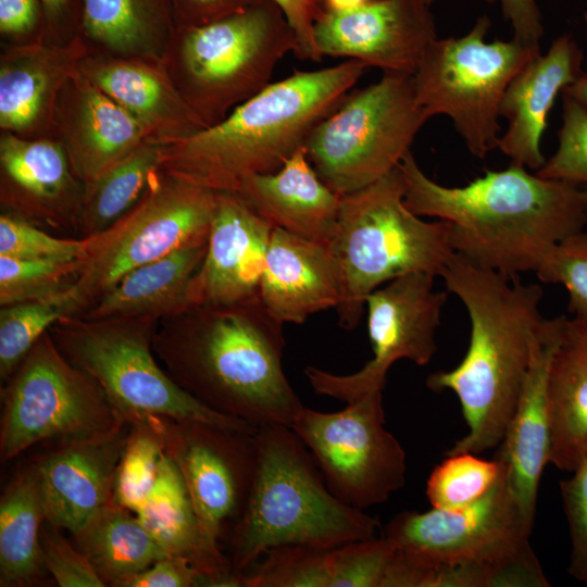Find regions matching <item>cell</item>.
Returning <instances> with one entry per match:
<instances>
[{
	"mask_svg": "<svg viewBox=\"0 0 587 587\" xmlns=\"http://www.w3.org/2000/svg\"><path fill=\"white\" fill-rule=\"evenodd\" d=\"M399 167L405 205L416 215L448 222L454 253L510 278L536 272L553 246L587 222L579 186L544 178L519 164L487 171L458 187L429 178L411 151Z\"/></svg>",
	"mask_w": 587,
	"mask_h": 587,
	"instance_id": "obj_1",
	"label": "cell"
},
{
	"mask_svg": "<svg viewBox=\"0 0 587 587\" xmlns=\"http://www.w3.org/2000/svg\"><path fill=\"white\" fill-rule=\"evenodd\" d=\"M440 277L466 309V353L452 370L430 374L433 391L451 390L467 433L446 454L480 453L502 441L521 397L544 317L542 288L484 268L454 253Z\"/></svg>",
	"mask_w": 587,
	"mask_h": 587,
	"instance_id": "obj_2",
	"label": "cell"
},
{
	"mask_svg": "<svg viewBox=\"0 0 587 587\" xmlns=\"http://www.w3.org/2000/svg\"><path fill=\"white\" fill-rule=\"evenodd\" d=\"M367 65L346 60L315 71H295L234 108L220 122L175 138L164 149L170 176L214 192L238 193L257 174L278 171L336 110Z\"/></svg>",
	"mask_w": 587,
	"mask_h": 587,
	"instance_id": "obj_3",
	"label": "cell"
},
{
	"mask_svg": "<svg viewBox=\"0 0 587 587\" xmlns=\"http://www.w3.org/2000/svg\"><path fill=\"white\" fill-rule=\"evenodd\" d=\"M188 311L166 354L175 382L214 411L257 428L290 426L303 404L283 370V323L260 298Z\"/></svg>",
	"mask_w": 587,
	"mask_h": 587,
	"instance_id": "obj_4",
	"label": "cell"
},
{
	"mask_svg": "<svg viewBox=\"0 0 587 587\" xmlns=\"http://www.w3.org/2000/svg\"><path fill=\"white\" fill-rule=\"evenodd\" d=\"M257 463L246 507L232 527L230 564L237 573L270 549L301 545L332 549L375 537L379 521L339 500L290 426L255 433Z\"/></svg>",
	"mask_w": 587,
	"mask_h": 587,
	"instance_id": "obj_5",
	"label": "cell"
},
{
	"mask_svg": "<svg viewBox=\"0 0 587 587\" xmlns=\"http://www.w3.org/2000/svg\"><path fill=\"white\" fill-rule=\"evenodd\" d=\"M400 167L377 182L341 197L329 246L342 277L336 310L339 324L354 328L376 288L403 275L440 276L454 254L450 225L426 222L404 203Z\"/></svg>",
	"mask_w": 587,
	"mask_h": 587,
	"instance_id": "obj_6",
	"label": "cell"
},
{
	"mask_svg": "<svg viewBox=\"0 0 587 587\" xmlns=\"http://www.w3.org/2000/svg\"><path fill=\"white\" fill-rule=\"evenodd\" d=\"M533 524L501 463L497 483L478 501L458 509L403 511L389 521L384 536L396 550L382 587H423L430 572L446 567L516 569L534 554Z\"/></svg>",
	"mask_w": 587,
	"mask_h": 587,
	"instance_id": "obj_7",
	"label": "cell"
},
{
	"mask_svg": "<svg viewBox=\"0 0 587 587\" xmlns=\"http://www.w3.org/2000/svg\"><path fill=\"white\" fill-rule=\"evenodd\" d=\"M489 27V17L482 15L465 35L435 39L412 75L420 109L428 120L448 116L478 159L498 148L500 107L509 84L541 53L540 45L515 38L488 42Z\"/></svg>",
	"mask_w": 587,
	"mask_h": 587,
	"instance_id": "obj_8",
	"label": "cell"
},
{
	"mask_svg": "<svg viewBox=\"0 0 587 587\" xmlns=\"http://www.w3.org/2000/svg\"><path fill=\"white\" fill-rule=\"evenodd\" d=\"M427 121L416 104L412 75L384 73L376 83L351 90L314 126L304 149L319 177L344 197L397 168Z\"/></svg>",
	"mask_w": 587,
	"mask_h": 587,
	"instance_id": "obj_9",
	"label": "cell"
},
{
	"mask_svg": "<svg viewBox=\"0 0 587 587\" xmlns=\"http://www.w3.org/2000/svg\"><path fill=\"white\" fill-rule=\"evenodd\" d=\"M143 322L124 319L74 324L60 336L64 357L90 375L129 423L152 417L192 421L255 434L251 424L200 402L170 377L151 353Z\"/></svg>",
	"mask_w": 587,
	"mask_h": 587,
	"instance_id": "obj_10",
	"label": "cell"
},
{
	"mask_svg": "<svg viewBox=\"0 0 587 587\" xmlns=\"http://www.w3.org/2000/svg\"><path fill=\"white\" fill-rule=\"evenodd\" d=\"M297 50L295 32L273 0L185 27L182 61L195 114L204 127L220 122L223 111L268 86L277 64Z\"/></svg>",
	"mask_w": 587,
	"mask_h": 587,
	"instance_id": "obj_11",
	"label": "cell"
},
{
	"mask_svg": "<svg viewBox=\"0 0 587 587\" xmlns=\"http://www.w3.org/2000/svg\"><path fill=\"white\" fill-rule=\"evenodd\" d=\"M124 421L99 384L45 334L3 392L1 460L45 440L60 442L105 433Z\"/></svg>",
	"mask_w": 587,
	"mask_h": 587,
	"instance_id": "obj_12",
	"label": "cell"
},
{
	"mask_svg": "<svg viewBox=\"0 0 587 587\" xmlns=\"http://www.w3.org/2000/svg\"><path fill=\"white\" fill-rule=\"evenodd\" d=\"M383 391L325 413L303 405L290 427L305 445L328 489L360 510L380 504L405 483V452L385 429Z\"/></svg>",
	"mask_w": 587,
	"mask_h": 587,
	"instance_id": "obj_13",
	"label": "cell"
},
{
	"mask_svg": "<svg viewBox=\"0 0 587 587\" xmlns=\"http://www.w3.org/2000/svg\"><path fill=\"white\" fill-rule=\"evenodd\" d=\"M217 192L171 176L90 247L73 287L83 305L100 298L127 273L178 248L208 240Z\"/></svg>",
	"mask_w": 587,
	"mask_h": 587,
	"instance_id": "obj_14",
	"label": "cell"
},
{
	"mask_svg": "<svg viewBox=\"0 0 587 587\" xmlns=\"http://www.w3.org/2000/svg\"><path fill=\"white\" fill-rule=\"evenodd\" d=\"M434 278L425 273L408 274L372 291L366 309L373 358L348 375L308 366L304 374L315 392L349 402L383 391L387 372L398 360L428 364L437 350L436 333L447 300L445 291L435 290Z\"/></svg>",
	"mask_w": 587,
	"mask_h": 587,
	"instance_id": "obj_15",
	"label": "cell"
},
{
	"mask_svg": "<svg viewBox=\"0 0 587 587\" xmlns=\"http://www.w3.org/2000/svg\"><path fill=\"white\" fill-rule=\"evenodd\" d=\"M161 434L166 454L186 483L208 551L229 562L218 541L249 498L257 463L255 434L171 419H161Z\"/></svg>",
	"mask_w": 587,
	"mask_h": 587,
	"instance_id": "obj_16",
	"label": "cell"
},
{
	"mask_svg": "<svg viewBox=\"0 0 587 587\" xmlns=\"http://www.w3.org/2000/svg\"><path fill=\"white\" fill-rule=\"evenodd\" d=\"M322 57L358 60L383 73L413 75L437 39L425 0H372L340 10H324L313 27Z\"/></svg>",
	"mask_w": 587,
	"mask_h": 587,
	"instance_id": "obj_17",
	"label": "cell"
},
{
	"mask_svg": "<svg viewBox=\"0 0 587 587\" xmlns=\"http://www.w3.org/2000/svg\"><path fill=\"white\" fill-rule=\"evenodd\" d=\"M130 427L126 420L105 433L60 441L30 464L47 522L75 535L113 498Z\"/></svg>",
	"mask_w": 587,
	"mask_h": 587,
	"instance_id": "obj_18",
	"label": "cell"
},
{
	"mask_svg": "<svg viewBox=\"0 0 587 587\" xmlns=\"http://www.w3.org/2000/svg\"><path fill=\"white\" fill-rule=\"evenodd\" d=\"M273 228L239 195L217 192L207 252L190 286V309L260 298Z\"/></svg>",
	"mask_w": 587,
	"mask_h": 587,
	"instance_id": "obj_19",
	"label": "cell"
},
{
	"mask_svg": "<svg viewBox=\"0 0 587 587\" xmlns=\"http://www.w3.org/2000/svg\"><path fill=\"white\" fill-rule=\"evenodd\" d=\"M565 319H544L539 326L521 397L496 455L524 513L533 522L540 477L550 454L548 372Z\"/></svg>",
	"mask_w": 587,
	"mask_h": 587,
	"instance_id": "obj_20",
	"label": "cell"
},
{
	"mask_svg": "<svg viewBox=\"0 0 587 587\" xmlns=\"http://www.w3.org/2000/svg\"><path fill=\"white\" fill-rule=\"evenodd\" d=\"M583 53L569 35L553 40L513 77L503 96L500 116L508 122L498 149L511 163L538 171L546 159L541 138L549 112L560 92L582 74Z\"/></svg>",
	"mask_w": 587,
	"mask_h": 587,
	"instance_id": "obj_21",
	"label": "cell"
},
{
	"mask_svg": "<svg viewBox=\"0 0 587 587\" xmlns=\"http://www.w3.org/2000/svg\"><path fill=\"white\" fill-rule=\"evenodd\" d=\"M341 296V271L328 243L273 228L259 297L275 320L302 324L313 313L337 308Z\"/></svg>",
	"mask_w": 587,
	"mask_h": 587,
	"instance_id": "obj_22",
	"label": "cell"
},
{
	"mask_svg": "<svg viewBox=\"0 0 587 587\" xmlns=\"http://www.w3.org/2000/svg\"><path fill=\"white\" fill-rule=\"evenodd\" d=\"M237 195L274 228L322 243L333 238L341 197L319 177L304 146L278 171L248 177Z\"/></svg>",
	"mask_w": 587,
	"mask_h": 587,
	"instance_id": "obj_23",
	"label": "cell"
},
{
	"mask_svg": "<svg viewBox=\"0 0 587 587\" xmlns=\"http://www.w3.org/2000/svg\"><path fill=\"white\" fill-rule=\"evenodd\" d=\"M547 394L549 463L571 473L587 453V320L565 319L549 366Z\"/></svg>",
	"mask_w": 587,
	"mask_h": 587,
	"instance_id": "obj_24",
	"label": "cell"
},
{
	"mask_svg": "<svg viewBox=\"0 0 587 587\" xmlns=\"http://www.w3.org/2000/svg\"><path fill=\"white\" fill-rule=\"evenodd\" d=\"M208 240L186 245L136 267L98 298L91 320L150 319L190 309V286L203 262Z\"/></svg>",
	"mask_w": 587,
	"mask_h": 587,
	"instance_id": "obj_25",
	"label": "cell"
},
{
	"mask_svg": "<svg viewBox=\"0 0 587 587\" xmlns=\"http://www.w3.org/2000/svg\"><path fill=\"white\" fill-rule=\"evenodd\" d=\"M135 515L168 554L185 557L201 571L203 585L239 586V573L232 564L208 551L186 483L166 452L155 483Z\"/></svg>",
	"mask_w": 587,
	"mask_h": 587,
	"instance_id": "obj_26",
	"label": "cell"
},
{
	"mask_svg": "<svg viewBox=\"0 0 587 587\" xmlns=\"http://www.w3.org/2000/svg\"><path fill=\"white\" fill-rule=\"evenodd\" d=\"M73 536L107 586L120 587L128 577L170 555L135 513L113 498Z\"/></svg>",
	"mask_w": 587,
	"mask_h": 587,
	"instance_id": "obj_27",
	"label": "cell"
},
{
	"mask_svg": "<svg viewBox=\"0 0 587 587\" xmlns=\"http://www.w3.org/2000/svg\"><path fill=\"white\" fill-rule=\"evenodd\" d=\"M71 157L90 183L141 145L149 129L95 84L79 92Z\"/></svg>",
	"mask_w": 587,
	"mask_h": 587,
	"instance_id": "obj_28",
	"label": "cell"
},
{
	"mask_svg": "<svg viewBox=\"0 0 587 587\" xmlns=\"http://www.w3.org/2000/svg\"><path fill=\"white\" fill-rule=\"evenodd\" d=\"M46 521L32 466L21 471L0 500V586H29L45 570L40 533Z\"/></svg>",
	"mask_w": 587,
	"mask_h": 587,
	"instance_id": "obj_29",
	"label": "cell"
},
{
	"mask_svg": "<svg viewBox=\"0 0 587 587\" xmlns=\"http://www.w3.org/2000/svg\"><path fill=\"white\" fill-rule=\"evenodd\" d=\"M163 155L164 149L158 145H140L87 183L80 212L85 237L107 230L132 210L151 176L162 165Z\"/></svg>",
	"mask_w": 587,
	"mask_h": 587,
	"instance_id": "obj_30",
	"label": "cell"
},
{
	"mask_svg": "<svg viewBox=\"0 0 587 587\" xmlns=\"http://www.w3.org/2000/svg\"><path fill=\"white\" fill-rule=\"evenodd\" d=\"M171 0H83V24L95 40L117 51L148 45L172 25Z\"/></svg>",
	"mask_w": 587,
	"mask_h": 587,
	"instance_id": "obj_31",
	"label": "cell"
},
{
	"mask_svg": "<svg viewBox=\"0 0 587 587\" xmlns=\"http://www.w3.org/2000/svg\"><path fill=\"white\" fill-rule=\"evenodd\" d=\"M73 284L50 296L2 307L0 375L9 378L46 330L83 308Z\"/></svg>",
	"mask_w": 587,
	"mask_h": 587,
	"instance_id": "obj_32",
	"label": "cell"
},
{
	"mask_svg": "<svg viewBox=\"0 0 587 587\" xmlns=\"http://www.w3.org/2000/svg\"><path fill=\"white\" fill-rule=\"evenodd\" d=\"M92 76L93 84L100 90L148 129L167 117L170 111L200 122L190 105L178 101L175 95L170 96L161 79L143 66L111 63L97 68Z\"/></svg>",
	"mask_w": 587,
	"mask_h": 587,
	"instance_id": "obj_33",
	"label": "cell"
},
{
	"mask_svg": "<svg viewBox=\"0 0 587 587\" xmlns=\"http://www.w3.org/2000/svg\"><path fill=\"white\" fill-rule=\"evenodd\" d=\"M0 161L11 180L37 199L55 200L71 184L66 155L50 141L5 135L0 141Z\"/></svg>",
	"mask_w": 587,
	"mask_h": 587,
	"instance_id": "obj_34",
	"label": "cell"
},
{
	"mask_svg": "<svg viewBox=\"0 0 587 587\" xmlns=\"http://www.w3.org/2000/svg\"><path fill=\"white\" fill-rule=\"evenodd\" d=\"M113 484V500L133 513L149 496L165 454L161 419L130 423Z\"/></svg>",
	"mask_w": 587,
	"mask_h": 587,
	"instance_id": "obj_35",
	"label": "cell"
},
{
	"mask_svg": "<svg viewBox=\"0 0 587 587\" xmlns=\"http://www.w3.org/2000/svg\"><path fill=\"white\" fill-rule=\"evenodd\" d=\"M426 482V496L433 508L458 509L482 499L497 483L501 463L460 452L446 454Z\"/></svg>",
	"mask_w": 587,
	"mask_h": 587,
	"instance_id": "obj_36",
	"label": "cell"
},
{
	"mask_svg": "<svg viewBox=\"0 0 587 587\" xmlns=\"http://www.w3.org/2000/svg\"><path fill=\"white\" fill-rule=\"evenodd\" d=\"M263 555L250 573H239V586L330 587V549L286 545Z\"/></svg>",
	"mask_w": 587,
	"mask_h": 587,
	"instance_id": "obj_37",
	"label": "cell"
},
{
	"mask_svg": "<svg viewBox=\"0 0 587 587\" xmlns=\"http://www.w3.org/2000/svg\"><path fill=\"white\" fill-rule=\"evenodd\" d=\"M49 65V64H48ZM43 60L22 59L0 71V125L23 130L38 118L55 74Z\"/></svg>",
	"mask_w": 587,
	"mask_h": 587,
	"instance_id": "obj_38",
	"label": "cell"
},
{
	"mask_svg": "<svg viewBox=\"0 0 587 587\" xmlns=\"http://www.w3.org/2000/svg\"><path fill=\"white\" fill-rule=\"evenodd\" d=\"M83 260H22L0 255V303L2 307L36 300L70 287Z\"/></svg>",
	"mask_w": 587,
	"mask_h": 587,
	"instance_id": "obj_39",
	"label": "cell"
},
{
	"mask_svg": "<svg viewBox=\"0 0 587 587\" xmlns=\"http://www.w3.org/2000/svg\"><path fill=\"white\" fill-rule=\"evenodd\" d=\"M396 547L386 536L330 549V587H382Z\"/></svg>",
	"mask_w": 587,
	"mask_h": 587,
	"instance_id": "obj_40",
	"label": "cell"
},
{
	"mask_svg": "<svg viewBox=\"0 0 587 587\" xmlns=\"http://www.w3.org/2000/svg\"><path fill=\"white\" fill-rule=\"evenodd\" d=\"M562 100L558 148L535 173L582 187L587 185V111L564 93Z\"/></svg>",
	"mask_w": 587,
	"mask_h": 587,
	"instance_id": "obj_41",
	"label": "cell"
},
{
	"mask_svg": "<svg viewBox=\"0 0 587 587\" xmlns=\"http://www.w3.org/2000/svg\"><path fill=\"white\" fill-rule=\"evenodd\" d=\"M90 237L82 240L51 236L27 222L2 214L0 255L22 260L77 261L89 251Z\"/></svg>",
	"mask_w": 587,
	"mask_h": 587,
	"instance_id": "obj_42",
	"label": "cell"
},
{
	"mask_svg": "<svg viewBox=\"0 0 587 587\" xmlns=\"http://www.w3.org/2000/svg\"><path fill=\"white\" fill-rule=\"evenodd\" d=\"M542 283L562 285L575 317L587 320V233H574L545 255L535 272Z\"/></svg>",
	"mask_w": 587,
	"mask_h": 587,
	"instance_id": "obj_43",
	"label": "cell"
},
{
	"mask_svg": "<svg viewBox=\"0 0 587 587\" xmlns=\"http://www.w3.org/2000/svg\"><path fill=\"white\" fill-rule=\"evenodd\" d=\"M58 529V527L45 521L40 533L42 564L58 586H107L86 555L64 539Z\"/></svg>",
	"mask_w": 587,
	"mask_h": 587,
	"instance_id": "obj_44",
	"label": "cell"
},
{
	"mask_svg": "<svg viewBox=\"0 0 587 587\" xmlns=\"http://www.w3.org/2000/svg\"><path fill=\"white\" fill-rule=\"evenodd\" d=\"M571 473L560 483L571 541L569 574L587 585V453Z\"/></svg>",
	"mask_w": 587,
	"mask_h": 587,
	"instance_id": "obj_45",
	"label": "cell"
},
{
	"mask_svg": "<svg viewBox=\"0 0 587 587\" xmlns=\"http://www.w3.org/2000/svg\"><path fill=\"white\" fill-rule=\"evenodd\" d=\"M203 575L182 555H166L125 579L120 587H191L203 585Z\"/></svg>",
	"mask_w": 587,
	"mask_h": 587,
	"instance_id": "obj_46",
	"label": "cell"
},
{
	"mask_svg": "<svg viewBox=\"0 0 587 587\" xmlns=\"http://www.w3.org/2000/svg\"><path fill=\"white\" fill-rule=\"evenodd\" d=\"M284 12L295 32L298 50L296 57L301 60L321 61L313 27L324 11L320 0H273Z\"/></svg>",
	"mask_w": 587,
	"mask_h": 587,
	"instance_id": "obj_47",
	"label": "cell"
},
{
	"mask_svg": "<svg viewBox=\"0 0 587 587\" xmlns=\"http://www.w3.org/2000/svg\"><path fill=\"white\" fill-rule=\"evenodd\" d=\"M499 3L513 38L526 45H539L544 34L541 14L536 0H485Z\"/></svg>",
	"mask_w": 587,
	"mask_h": 587,
	"instance_id": "obj_48",
	"label": "cell"
},
{
	"mask_svg": "<svg viewBox=\"0 0 587 587\" xmlns=\"http://www.w3.org/2000/svg\"><path fill=\"white\" fill-rule=\"evenodd\" d=\"M173 13L185 20V27L200 26L245 10L262 0H171Z\"/></svg>",
	"mask_w": 587,
	"mask_h": 587,
	"instance_id": "obj_49",
	"label": "cell"
},
{
	"mask_svg": "<svg viewBox=\"0 0 587 587\" xmlns=\"http://www.w3.org/2000/svg\"><path fill=\"white\" fill-rule=\"evenodd\" d=\"M36 0H0V29L4 34H23L37 21Z\"/></svg>",
	"mask_w": 587,
	"mask_h": 587,
	"instance_id": "obj_50",
	"label": "cell"
},
{
	"mask_svg": "<svg viewBox=\"0 0 587 587\" xmlns=\"http://www.w3.org/2000/svg\"><path fill=\"white\" fill-rule=\"evenodd\" d=\"M562 93L571 97L587 111V67L583 70L579 77L572 85L567 86Z\"/></svg>",
	"mask_w": 587,
	"mask_h": 587,
	"instance_id": "obj_51",
	"label": "cell"
},
{
	"mask_svg": "<svg viewBox=\"0 0 587 587\" xmlns=\"http://www.w3.org/2000/svg\"><path fill=\"white\" fill-rule=\"evenodd\" d=\"M323 10H340L362 4L372 0H320Z\"/></svg>",
	"mask_w": 587,
	"mask_h": 587,
	"instance_id": "obj_52",
	"label": "cell"
},
{
	"mask_svg": "<svg viewBox=\"0 0 587 587\" xmlns=\"http://www.w3.org/2000/svg\"><path fill=\"white\" fill-rule=\"evenodd\" d=\"M46 13L50 16L57 15L65 8L68 0H40Z\"/></svg>",
	"mask_w": 587,
	"mask_h": 587,
	"instance_id": "obj_53",
	"label": "cell"
},
{
	"mask_svg": "<svg viewBox=\"0 0 587 587\" xmlns=\"http://www.w3.org/2000/svg\"><path fill=\"white\" fill-rule=\"evenodd\" d=\"M582 188V191H583V196H584V199L587 203V185H584Z\"/></svg>",
	"mask_w": 587,
	"mask_h": 587,
	"instance_id": "obj_54",
	"label": "cell"
},
{
	"mask_svg": "<svg viewBox=\"0 0 587 587\" xmlns=\"http://www.w3.org/2000/svg\"><path fill=\"white\" fill-rule=\"evenodd\" d=\"M584 18H585V24H586V34H587V11L585 12Z\"/></svg>",
	"mask_w": 587,
	"mask_h": 587,
	"instance_id": "obj_55",
	"label": "cell"
},
{
	"mask_svg": "<svg viewBox=\"0 0 587 587\" xmlns=\"http://www.w3.org/2000/svg\"><path fill=\"white\" fill-rule=\"evenodd\" d=\"M429 5H432L436 0H425Z\"/></svg>",
	"mask_w": 587,
	"mask_h": 587,
	"instance_id": "obj_56",
	"label": "cell"
}]
</instances>
